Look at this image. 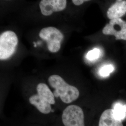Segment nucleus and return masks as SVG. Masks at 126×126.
Masks as SVG:
<instances>
[{
  "label": "nucleus",
  "mask_w": 126,
  "mask_h": 126,
  "mask_svg": "<svg viewBox=\"0 0 126 126\" xmlns=\"http://www.w3.org/2000/svg\"><path fill=\"white\" fill-rule=\"evenodd\" d=\"M48 81L50 86L54 88L53 94L56 97H60L62 101L65 103H70L77 99L79 92L76 87L70 85L57 75H51Z\"/></svg>",
  "instance_id": "obj_1"
},
{
  "label": "nucleus",
  "mask_w": 126,
  "mask_h": 126,
  "mask_svg": "<svg viewBox=\"0 0 126 126\" xmlns=\"http://www.w3.org/2000/svg\"><path fill=\"white\" fill-rule=\"evenodd\" d=\"M18 44V38L12 31L2 33L0 36V59L9 58L13 54Z\"/></svg>",
  "instance_id": "obj_2"
},
{
  "label": "nucleus",
  "mask_w": 126,
  "mask_h": 126,
  "mask_svg": "<svg viewBox=\"0 0 126 126\" xmlns=\"http://www.w3.org/2000/svg\"><path fill=\"white\" fill-rule=\"evenodd\" d=\"M39 36L47 42L48 50L50 52H56L60 50L63 36L57 28L52 27L43 28L40 32Z\"/></svg>",
  "instance_id": "obj_3"
},
{
  "label": "nucleus",
  "mask_w": 126,
  "mask_h": 126,
  "mask_svg": "<svg viewBox=\"0 0 126 126\" xmlns=\"http://www.w3.org/2000/svg\"><path fill=\"white\" fill-rule=\"evenodd\" d=\"M62 119L64 126H85L84 112L78 106H68L63 111Z\"/></svg>",
  "instance_id": "obj_4"
},
{
  "label": "nucleus",
  "mask_w": 126,
  "mask_h": 126,
  "mask_svg": "<svg viewBox=\"0 0 126 126\" xmlns=\"http://www.w3.org/2000/svg\"><path fill=\"white\" fill-rule=\"evenodd\" d=\"M102 32L105 35L114 36L116 40H126V22L121 18L111 20L104 28Z\"/></svg>",
  "instance_id": "obj_5"
},
{
  "label": "nucleus",
  "mask_w": 126,
  "mask_h": 126,
  "mask_svg": "<svg viewBox=\"0 0 126 126\" xmlns=\"http://www.w3.org/2000/svg\"><path fill=\"white\" fill-rule=\"evenodd\" d=\"M66 3L65 0H42L39 3V7L42 14L48 16L54 12L61 11L65 9Z\"/></svg>",
  "instance_id": "obj_6"
},
{
  "label": "nucleus",
  "mask_w": 126,
  "mask_h": 126,
  "mask_svg": "<svg viewBox=\"0 0 126 126\" xmlns=\"http://www.w3.org/2000/svg\"><path fill=\"white\" fill-rule=\"evenodd\" d=\"M126 13V0H119L109 8L107 16L111 20L121 18Z\"/></svg>",
  "instance_id": "obj_7"
},
{
  "label": "nucleus",
  "mask_w": 126,
  "mask_h": 126,
  "mask_svg": "<svg viewBox=\"0 0 126 126\" xmlns=\"http://www.w3.org/2000/svg\"><path fill=\"white\" fill-rule=\"evenodd\" d=\"M122 122L114 117L113 109H108L101 114L99 126H123Z\"/></svg>",
  "instance_id": "obj_8"
},
{
  "label": "nucleus",
  "mask_w": 126,
  "mask_h": 126,
  "mask_svg": "<svg viewBox=\"0 0 126 126\" xmlns=\"http://www.w3.org/2000/svg\"><path fill=\"white\" fill-rule=\"evenodd\" d=\"M29 101L31 104L34 105L41 113L48 114L51 111V104L41 98L37 94L32 96L29 99Z\"/></svg>",
  "instance_id": "obj_9"
},
{
  "label": "nucleus",
  "mask_w": 126,
  "mask_h": 126,
  "mask_svg": "<svg viewBox=\"0 0 126 126\" xmlns=\"http://www.w3.org/2000/svg\"><path fill=\"white\" fill-rule=\"evenodd\" d=\"M36 90L37 92V94L41 98L45 99L51 105L55 104V101L54 94L45 84H39L36 87Z\"/></svg>",
  "instance_id": "obj_10"
},
{
  "label": "nucleus",
  "mask_w": 126,
  "mask_h": 126,
  "mask_svg": "<svg viewBox=\"0 0 126 126\" xmlns=\"http://www.w3.org/2000/svg\"><path fill=\"white\" fill-rule=\"evenodd\" d=\"M113 116L118 120H124L126 118V105L120 103L115 104L113 107Z\"/></svg>",
  "instance_id": "obj_11"
},
{
  "label": "nucleus",
  "mask_w": 126,
  "mask_h": 126,
  "mask_svg": "<svg viewBox=\"0 0 126 126\" xmlns=\"http://www.w3.org/2000/svg\"><path fill=\"white\" fill-rule=\"evenodd\" d=\"M114 70V67L111 64L106 65L103 66L99 70V74L103 77L108 76L109 74L113 72Z\"/></svg>",
  "instance_id": "obj_12"
},
{
  "label": "nucleus",
  "mask_w": 126,
  "mask_h": 126,
  "mask_svg": "<svg viewBox=\"0 0 126 126\" xmlns=\"http://www.w3.org/2000/svg\"><path fill=\"white\" fill-rule=\"evenodd\" d=\"M100 55V50L95 48L89 51L86 55V58L89 60H94L99 58Z\"/></svg>",
  "instance_id": "obj_13"
},
{
  "label": "nucleus",
  "mask_w": 126,
  "mask_h": 126,
  "mask_svg": "<svg viewBox=\"0 0 126 126\" xmlns=\"http://www.w3.org/2000/svg\"><path fill=\"white\" fill-rule=\"evenodd\" d=\"M88 0H72V2L73 3L76 5L77 6H79V5H80L82 4L85 1H87Z\"/></svg>",
  "instance_id": "obj_14"
}]
</instances>
